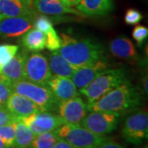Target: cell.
Wrapping results in <instances>:
<instances>
[{"instance_id": "1", "label": "cell", "mask_w": 148, "mask_h": 148, "mask_svg": "<svg viewBox=\"0 0 148 148\" xmlns=\"http://www.w3.org/2000/svg\"><path fill=\"white\" fill-rule=\"evenodd\" d=\"M140 105V94L130 82L126 80L97 101L89 103L86 106V109L90 112L104 111L121 114L122 112L130 110Z\"/></svg>"}, {"instance_id": "2", "label": "cell", "mask_w": 148, "mask_h": 148, "mask_svg": "<svg viewBox=\"0 0 148 148\" xmlns=\"http://www.w3.org/2000/svg\"><path fill=\"white\" fill-rule=\"evenodd\" d=\"M61 41L58 52L75 69L104 58V49L101 44L90 39H76L62 33Z\"/></svg>"}, {"instance_id": "3", "label": "cell", "mask_w": 148, "mask_h": 148, "mask_svg": "<svg viewBox=\"0 0 148 148\" xmlns=\"http://www.w3.org/2000/svg\"><path fill=\"white\" fill-rule=\"evenodd\" d=\"M126 77L127 74L124 69H106L88 86L80 89V92L86 97L88 104L92 103L126 81Z\"/></svg>"}, {"instance_id": "4", "label": "cell", "mask_w": 148, "mask_h": 148, "mask_svg": "<svg viewBox=\"0 0 148 148\" xmlns=\"http://www.w3.org/2000/svg\"><path fill=\"white\" fill-rule=\"evenodd\" d=\"M12 92L23 95L40 106L43 111H56L58 101L46 86L38 85L27 80L18 81L11 86Z\"/></svg>"}, {"instance_id": "5", "label": "cell", "mask_w": 148, "mask_h": 148, "mask_svg": "<svg viewBox=\"0 0 148 148\" xmlns=\"http://www.w3.org/2000/svg\"><path fill=\"white\" fill-rule=\"evenodd\" d=\"M58 136L74 148H95L107 141L80 124L64 123L56 130Z\"/></svg>"}, {"instance_id": "6", "label": "cell", "mask_w": 148, "mask_h": 148, "mask_svg": "<svg viewBox=\"0 0 148 148\" xmlns=\"http://www.w3.org/2000/svg\"><path fill=\"white\" fill-rule=\"evenodd\" d=\"M119 116V113L90 111L81 122V125L96 135L104 137L116 129Z\"/></svg>"}, {"instance_id": "7", "label": "cell", "mask_w": 148, "mask_h": 148, "mask_svg": "<svg viewBox=\"0 0 148 148\" xmlns=\"http://www.w3.org/2000/svg\"><path fill=\"white\" fill-rule=\"evenodd\" d=\"M122 136L128 143L139 145L148 137V114L138 111L126 119L122 128Z\"/></svg>"}, {"instance_id": "8", "label": "cell", "mask_w": 148, "mask_h": 148, "mask_svg": "<svg viewBox=\"0 0 148 148\" xmlns=\"http://www.w3.org/2000/svg\"><path fill=\"white\" fill-rule=\"evenodd\" d=\"M24 71L26 80L38 85L47 86L48 81L52 77L47 58L39 53L27 56Z\"/></svg>"}, {"instance_id": "9", "label": "cell", "mask_w": 148, "mask_h": 148, "mask_svg": "<svg viewBox=\"0 0 148 148\" xmlns=\"http://www.w3.org/2000/svg\"><path fill=\"white\" fill-rule=\"evenodd\" d=\"M20 119L32 130L35 136L43 132L55 131L64 123L60 117L50 111L37 112Z\"/></svg>"}, {"instance_id": "10", "label": "cell", "mask_w": 148, "mask_h": 148, "mask_svg": "<svg viewBox=\"0 0 148 148\" xmlns=\"http://www.w3.org/2000/svg\"><path fill=\"white\" fill-rule=\"evenodd\" d=\"M58 116L64 123L81 124V122L86 115V105L78 95L69 100L58 102L57 110Z\"/></svg>"}, {"instance_id": "11", "label": "cell", "mask_w": 148, "mask_h": 148, "mask_svg": "<svg viewBox=\"0 0 148 148\" xmlns=\"http://www.w3.org/2000/svg\"><path fill=\"white\" fill-rule=\"evenodd\" d=\"M27 56L28 54L25 49L20 52L17 51L0 71V80L10 87L12 84L16 82L26 80L24 68Z\"/></svg>"}, {"instance_id": "12", "label": "cell", "mask_w": 148, "mask_h": 148, "mask_svg": "<svg viewBox=\"0 0 148 148\" xmlns=\"http://www.w3.org/2000/svg\"><path fill=\"white\" fill-rule=\"evenodd\" d=\"M108 62L106 58H101L93 63L77 69L72 76V82L77 88L82 89L95 79V77L108 69Z\"/></svg>"}, {"instance_id": "13", "label": "cell", "mask_w": 148, "mask_h": 148, "mask_svg": "<svg viewBox=\"0 0 148 148\" xmlns=\"http://www.w3.org/2000/svg\"><path fill=\"white\" fill-rule=\"evenodd\" d=\"M36 16H13L0 21V36L4 38L21 36L34 26Z\"/></svg>"}, {"instance_id": "14", "label": "cell", "mask_w": 148, "mask_h": 148, "mask_svg": "<svg viewBox=\"0 0 148 148\" xmlns=\"http://www.w3.org/2000/svg\"><path fill=\"white\" fill-rule=\"evenodd\" d=\"M33 0H0V21L13 16H36Z\"/></svg>"}, {"instance_id": "15", "label": "cell", "mask_w": 148, "mask_h": 148, "mask_svg": "<svg viewBox=\"0 0 148 148\" xmlns=\"http://www.w3.org/2000/svg\"><path fill=\"white\" fill-rule=\"evenodd\" d=\"M6 108L18 119L43 111L42 109L23 95L12 92L6 103Z\"/></svg>"}, {"instance_id": "16", "label": "cell", "mask_w": 148, "mask_h": 148, "mask_svg": "<svg viewBox=\"0 0 148 148\" xmlns=\"http://www.w3.org/2000/svg\"><path fill=\"white\" fill-rule=\"evenodd\" d=\"M47 86L58 102L67 101L78 95L77 87L72 80L68 77L53 76L48 81Z\"/></svg>"}, {"instance_id": "17", "label": "cell", "mask_w": 148, "mask_h": 148, "mask_svg": "<svg viewBox=\"0 0 148 148\" xmlns=\"http://www.w3.org/2000/svg\"><path fill=\"white\" fill-rule=\"evenodd\" d=\"M33 7L36 11L44 15L60 16L63 14H74L84 16L79 11L66 6L61 0H33Z\"/></svg>"}, {"instance_id": "18", "label": "cell", "mask_w": 148, "mask_h": 148, "mask_svg": "<svg viewBox=\"0 0 148 148\" xmlns=\"http://www.w3.org/2000/svg\"><path fill=\"white\" fill-rule=\"evenodd\" d=\"M77 10L85 16H104L114 8L113 0H81Z\"/></svg>"}, {"instance_id": "19", "label": "cell", "mask_w": 148, "mask_h": 148, "mask_svg": "<svg viewBox=\"0 0 148 148\" xmlns=\"http://www.w3.org/2000/svg\"><path fill=\"white\" fill-rule=\"evenodd\" d=\"M49 66L53 76L71 78L76 69L60 54L58 50L52 51L49 56Z\"/></svg>"}, {"instance_id": "20", "label": "cell", "mask_w": 148, "mask_h": 148, "mask_svg": "<svg viewBox=\"0 0 148 148\" xmlns=\"http://www.w3.org/2000/svg\"><path fill=\"white\" fill-rule=\"evenodd\" d=\"M110 50L114 56L123 59H132L138 54L131 40L124 36L113 40L110 44Z\"/></svg>"}, {"instance_id": "21", "label": "cell", "mask_w": 148, "mask_h": 148, "mask_svg": "<svg viewBox=\"0 0 148 148\" xmlns=\"http://www.w3.org/2000/svg\"><path fill=\"white\" fill-rule=\"evenodd\" d=\"M21 43L27 50L39 52L45 48L46 35L37 29H31L24 34Z\"/></svg>"}, {"instance_id": "22", "label": "cell", "mask_w": 148, "mask_h": 148, "mask_svg": "<svg viewBox=\"0 0 148 148\" xmlns=\"http://www.w3.org/2000/svg\"><path fill=\"white\" fill-rule=\"evenodd\" d=\"M34 133L27 125L19 119L16 123V133L13 148H30Z\"/></svg>"}, {"instance_id": "23", "label": "cell", "mask_w": 148, "mask_h": 148, "mask_svg": "<svg viewBox=\"0 0 148 148\" xmlns=\"http://www.w3.org/2000/svg\"><path fill=\"white\" fill-rule=\"evenodd\" d=\"M59 138L56 130L43 132L35 136L30 148H53Z\"/></svg>"}, {"instance_id": "24", "label": "cell", "mask_w": 148, "mask_h": 148, "mask_svg": "<svg viewBox=\"0 0 148 148\" xmlns=\"http://www.w3.org/2000/svg\"><path fill=\"white\" fill-rule=\"evenodd\" d=\"M16 123L0 126V139L3 142L7 147L13 148L16 133Z\"/></svg>"}, {"instance_id": "25", "label": "cell", "mask_w": 148, "mask_h": 148, "mask_svg": "<svg viewBox=\"0 0 148 148\" xmlns=\"http://www.w3.org/2000/svg\"><path fill=\"white\" fill-rule=\"evenodd\" d=\"M19 49L18 45H0V71L6 64H8L10 59Z\"/></svg>"}, {"instance_id": "26", "label": "cell", "mask_w": 148, "mask_h": 148, "mask_svg": "<svg viewBox=\"0 0 148 148\" xmlns=\"http://www.w3.org/2000/svg\"><path fill=\"white\" fill-rule=\"evenodd\" d=\"M61 38L58 36L56 31L52 28L46 35V44L45 47L47 48L49 51H56L58 50L61 47Z\"/></svg>"}, {"instance_id": "27", "label": "cell", "mask_w": 148, "mask_h": 148, "mask_svg": "<svg viewBox=\"0 0 148 148\" xmlns=\"http://www.w3.org/2000/svg\"><path fill=\"white\" fill-rule=\"evenodd\" d=\"M33 27L44 33H47L53 28V22L46 15H39L35 17Z\"/></svg>"}, {"instance_id": "28", "label": "cell", "mask_w": 148, "mask_h": 148, "mask_svg": "<svg viewBox=\"0 0 148 148\" xmlns=\"http://www.w3.org/2000/svg\"><path fill=\"white\" fill-rule=\"evenodd\" d=\"M143 17V14L139 11L134 8H129L125 12L124 21L127 25H136L142 21Z\"/></svg>"}, {"instance_id": "29", "label": "cell", "mask_w": 148, "mask_h": 148, "mask_svg": "<svg viewBox=\"0 0 148 148\" xmlns=\"http://www.w3.org/2000/svg\"><path fill=\"white\" fill-rule=\"evenodd\" d=\"M19 119L14 116L5 106H0V126L16 123Z\"/></svg>"}, {"instance_id": "30", "label": "cell", "mask_w": 148, "mask_h": 148, "mask_svg": "<svg viewBox=\"0 0 148 148\" xmlns=\"http://www.w3.org/2000/svg\"><path fill=\"white\" fill-rule=\"evenodd\" d=\"M132 38L137 41L138 45H141L147 38L148 29L146 27L141 25L136 26L132 30Z\"/></svg>"}, {"instance_id": "31", "label": "cell", "mask_w": 148, "mask_h": 148, "mask_svg": "<svg viewBox=\"0 0 148 148\" xmlns=\"http://www.w3.org/2000/svg\"><path fill=\"white\" fill-rule=\"evenodd\" d=\"M12 90L9 86L0 80V106H4Z\"/></svg>"}, {"instance_id": "32", "label": "cell", "mask_w": 148, "mask_h": 148, "mask_svg": "<svg viewBox=\"0 0 148 148\" xmlns=\"http://www.w3.org/2000/svg\"><path fill=\"white\" fill-rule=\"evenodd\" d=\"M95 148H126L125 147L122 146L121 144L113 142V141H106L103 143H101V145L97 146Z\"/></svg>"}, {"instance_id": "33", "label": "cell", "mask_w": 148, "mask_h": 148, "mask_svg": "<svg viewBox=\"0 0 148 148\" xmlns=\"http://www.w3.org/2000/svg\"><path fill=\"white\" fill-rule=\"evenodd\" d=\"M53 148H74L73 147H72L70 144L65 142L64 139L59 138L58 140V142L55 143V145L53 146Z\"/></svg>"}, {"instance_id": "34", "label": "cell", "mask_w": 148, "mask_h": 148, "mask_svg": "<svg viewBox=\"0 0 148 148\" xmlns=\"http://www.w3.org/2000/svg\"><path fill=\"white\" fill-rule=\"evenodd\" d=\"M64 4L68 6L69 8L73 7V6H77L80 3L81 0H61Z\"/></svg>"}, {"instance_id": "35", "label": "cell", "mask_w": 148, "mask_h": 148, "mask_svg": "<svg viewBox=\"0 0 148 148\" xmlns=\"http://www.w3.org/2000/svg\"><path fill=\"white\" fill-rule=\"evenodd\" d=\"M143 88H144V91L146 92V94H147V93H148L147 75H146V77H144V79H143Z\"/></svg>"}, {"instance_id": "36", "label": "cell", "mask_w": 148, "mask_h": 148, "mask_svg": "<svg viewBox=\"0 0 148 148\" xmlns=\"http://www.w3.org/2000/svg\"><path fill=\"white\" fill-rule=\"evenodd\" d=\"M3 147H7L5 146V144L3 143V142L0 139V148H3Z\"/></svg>"}, {"instance_id": "37", "label": "cell", "mask_w": 148, "mask_h": 148, "mask_svg": "<svg viewBox=\"0 0 148 148\" xmlns=\"http://www.w3.org/2000/svg\"><path fill=\"white\" fill-rule=\"evenodd\" d=\"M142 148H147V147L146 146V147H142Z\"/></svg>"}, {"instance_id": "38", "label": "cell", "mask_w": 148, "mask_h": 148, "mask_svg": "<svg viewBox=\"0 0 148 148\" xmlns=\"http://www.w3.org/2000/svg\"><path fill=\"white\" fill-rule=\"evenodd\" d=\"M3 148H11V147H3Z\"/></svg>"}]
</instances>
